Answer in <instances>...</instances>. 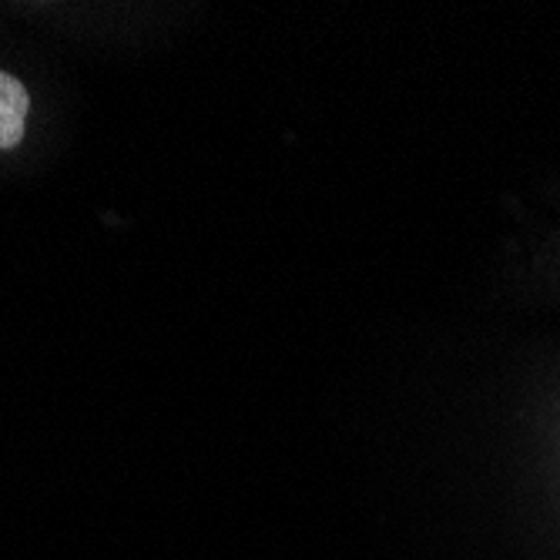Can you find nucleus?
I'll return each mask as SVG.
<instances>
[{
  "label": "nucleus",
  "mask_w": 560,
  "mask_h": 560,
  "mask_svg": "<svg viewBox=\"0 0 560 560\" xmlns=\"http://www.w3.org/2000/svg\"><path fill=\"white\" fill-rule=\"evenodd\" d=\"M27 112H31V94L27 88L0 71V151H11L21 144L27 131Z\"/></svg>",
  "instance_id": "1"
}]
</instances>
